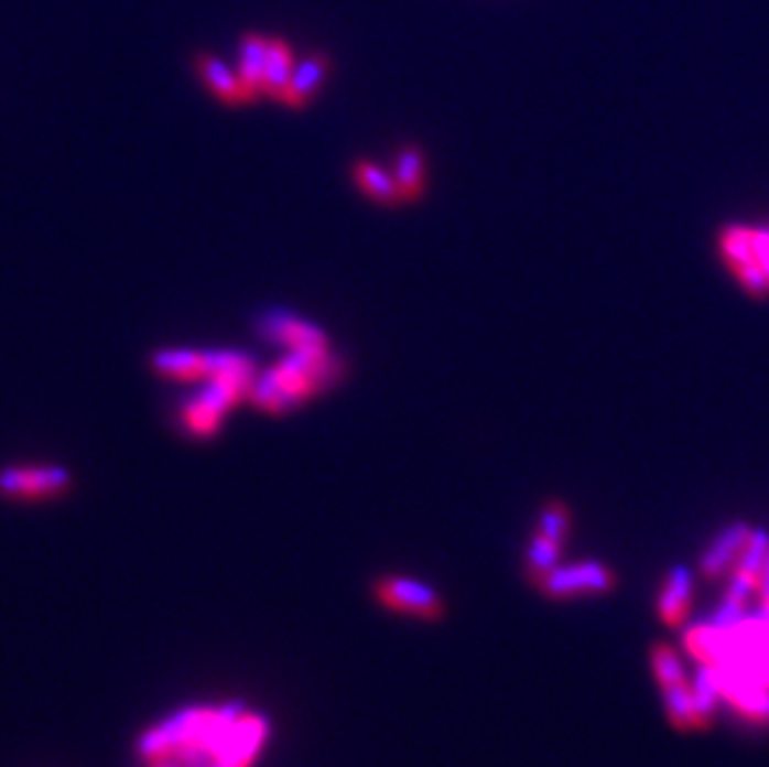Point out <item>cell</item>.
<instances>
[{"label":"cell","instance_id":"cell-1","mask_svg":"<svg viewBox=\"0 0 769 767\" xmlns=\"http://www.w3.org/2000/svg\"><path fill=\"white\" fill-rule=\"evenodd\" d=\"M245 713L247 711L239 703H227L223 707H187L162 725L142 733L138 755L148 765L170 763L175 757L187 765H195L197 760H205L207 765Z\"/></svg>","mask_w":769,"mask_h":767},{"label":"cell","instance_id":"cell-2","mask_svg":"<svg viewBox=\"0 0 769 767\" xmlns=\"http://www.w3.org/2000/svg\"><path fill=\"white\" fill-rule=\"evenodd\" d=\"M339 359H332L326 349H294L290 359L252 384V399L269 411H284L339 379Z\"/></svg>","mask_w":769,"mask_h":767},{"label":"cell","instance_id":"cell-3","mask_svg":"<svg viewBox=\"0 0 769 767\" xmlns=\"http://www.w3.org/2000/svg\"><path fill=\"white\" fill-rule=\"evenodd\" d=\"M538 591L553 601H571L585 596H603L618 586V579L600 561H581L573 565L557 563L541 581H535Z\"/></svg>","mask_w":769,"mask_h":767},{"label":"cell","instance_id":"cell-4","mask_svg":"<svg viewBox=\"0 0 769 767\" xmlns=\"http://www.w3.org/2000/svg\"><path fill=\"white\" fill-rule=\"evenodd\" d=\"M371 593L379 606L401 613V616L441 620L446 613V603L436 588H431L424 581L407 579V575H383V579L373 581Z\"/></svg>","mask_w":769,"mask_h":767},{"label":"cell","instance_id":"cell-5","mask_svg":"<svg viewBox=\"0 0 769 767\" xmlns=\"http://www.w3.org/2000/svg\"><path fill=\"white\" fill-rule=\"evenodd\" d=\"M73 476L63 466H6L0 468V496L11 501H41L71 491Z\"/></svg>","mask_w":769,"mask_h":767},{"label":"cell","instance_id":"cell-6","mask_svg":"<svg viewBox=\"0 0 769 767\" xmlns=\"http://www.w3.org/2000/svg\"><path fill=\"white\" fill-rule=\"evenodd\" d=\"M733 630V658L729 668L739 670L752 683L769 688V616L739 620Z\"/></svg>","mask_w":769,"mask_h":767},{"label":"cell","instance_id":"cell-7","mask_svg":"<svg viewBox=\"0 0 769 767\" xmlns=\"http://www.w3.org/2000/svg\"><path fill=\"white\" fill-rule=\"evenodd\" d=\"M719 255H723L725 264L733 270V274L745 287L747 294H752L755 300H765L769 296V282L762 270V264L757 262L755 255V239L752 227L743 225H729L719 233Z\"/></svg>","mask_w":769,"mask_h":767},{"label":"cell","instance_id":"cell-8","mask_svg":"<svg viewBox=\"0 0 769 767\" xmlns=\"http://www.w3.org/2000/svg\"><path fill=\"white\" fill-rule=\"evenodd\" d=\"M269 737V723L264 715L245 713L227 733L223 747L205 767H249L262 750Z\"/></svg>","mask_w":769,"mask_h":767},{"label":"cell","instance_id":"cell-9","mask_svg":"<svg viewBox=\"0 0 769 767\" xmlns=\"http://www.w3.org/2000/svg\"><path fill=\"white\" fill-rule=\"evenodd\" d=\"M749 533H752V529L743 521L727 526L717 533V539L710 543V549L703 553V561H700V571H703L705 579H719V575L735 571Z\"/></svg>","mask_w":769,"mask_h":767},{"label":"cell","instance_id":"cell-10","mask_svg":"<svg viewBox=\"0 0 769 767\" xmlns=\"http://www.w3.org/2000/svg\"><path fill=\"white\" fill-rule=\"evenodd\" d=\"M692 591H695V579H692L690 569L685 565H675L668 573L665 583H662L660 596H658V616L670 628L682 626V620L687 618Z\"/></svg>","mask_w":769,"mask_h":767},{"label":"cell","instance_id":"cell-11","mask_svg":"<svg viewBox=\"0 0 769 767\" xmlns=\"http://www.w3.org/2000/svg\"><path fill=\"white\" fill-rule=\"evenodd\" d=\"M685 646L690 656L707 668L727 666L733 658V630L719 626H695L687 630Z\"/></svg>","mask_w":769,"mask_h":767},{"label":"cell","instance_id":"cell-12","mask_svg":"<svg viewBox=\"0 0 769 767\" xmlns=\"http://www.w3.org/2000/svg\"><path fill=\"white\" fill-rule=\"evenodd\" d=\"M329 68H332L329 55H324V53L306 55L300 65H294L292 78H290V83H286V88L279 100H282L284 105H290V108H304L306 100H310L312 95L319 90V85L324 83Z\"/></svg>","mask_w":769,"mask_h":767},{"label":"cell","instance_id":"cell-13","mask_svg":"<svg viewBox=\"0 0 769 767\" xmlns=\"http://www.w3.org/2000/svg\"><path fill=\"white\" fill-rule=\"evenodd\" d=\"M195 68L199 73V78L207 83V88L213 90L219 100H225L227 105L249 102L247 93L242 88V80H239V75L232 73V68H229L225 61H219L215 55L199 53L195 57Z\"/></svg>","mask_w":769,"mask_h":767},{"label":"cell","instance_id":"cell-14","mask_svg":"<svg viewBox=\"0 0 769 767\" xmlns=\"http://www.w3.org/2000/svg\"><path fill=\"white\" fill-rule=\"evenodd\" d=\"M264 334L269 339L290 344L294 349H326V337L322 330L279 312L264 322Z\"/></svg>","mask_w":769,"mask_h":767},{"label":"cell","instance_id":"cell-15","mask_svg":"<svg viewBox=\"0 0 769 767\" xmlns=\"http://www.w3.org/2000/svg\"><path fill=\"white\" fill-rule=\"evenodd\" d=\"M267 41L269 37L259 33H247L239 43V80L249 100H254L262 93V75H264V57H267Z\"/></svg>","mask_w":769,"mask_h":767},{"label":"cell","instance_id":"cell-16","mask_svg":"<svg viewBox=\"0 0 769 767\" xmlns=\"http://www.w3.org/2000/svg\"><path fill=\"white\" fill-rule=\"evenodd\" d=\"M294 73V57L290 45L282 37H269L267 41V57H264V75H262V93L269 98H282Z\"/></svg>","mask_w":769,"mask_h":767},{"label":"cell","instance_id":"cell-17","mask_svg":"<svg viewBox=\"0 0 769 767\" xmlns=\"http://www.w3.org/2000/svg\"><path fill=\"white\" fill-rule=\"evenodd\" d=\"M424 152H421L416 145H407L401 148L399 158H397V185L401 190V199L403 203H413V199H419L424 195L426 187V165H424Z\"/></svg>","mask_w":769,"mask_h":767},{"label":"cell","instance_id":"cell-18","mask_svg":"<svg viewBox=\"0 0 769 767\" xmlns=\"http://www.w3.org/2000/svg\"><path fill=\"white\" fill-rule=\"evenodd\" d=\"M152 367H155L162 377L172 379H197L207 377L205 367V352L197 354L192 349H162L152 354Z\"/></svg>","mask_w":769,"mask_h":767},{"label":"cell","instance_id":"cell-19","mask_svg":"<svg viewBox=\"0 0 769 767\" xmlns=\"http://www.w3.org/2000/svg\"><path fill=\"white\" fill-rule=\"evenodd\" d=\"M354 177H357L359 187L367 192L371 199H377V203L381 205L403 203L397 180L389 177L381 168L371 165L369 160H359L357 165H354Z\"/></svg>","mask_w":769,"mask_h":767},{"label":"cell","instance_id":"cell-20","mask_svg":"<svg viewBox=\"0 0 769 767\" xmlns=\"http://www.w3.org/2000/svg\"><path fill=\"white\" fill-rule=\"evenodd\" d=\"M557 561H561V543L548 541L545 536L535 533L531 549H528V555H526L528 579L533 583L541 581L548 571L555 569Z\"/></svg>","mask_w":769,"mask_h":767},{"label":"cell","instance_id":"cell-21","mask_svg":"<svg viewBox=\"0 0 769 767\" xmlns=\"http://www.w3.org/2000/svg\"><path fill=\"white\" fill-rule=\"evenodd\" d=\"M568 531H571L568 506H565L561 498H551V501L543 506L541 523H538L535 533H541V536H545L548 541H555V543L563 545L565 539H568Z\"/></svg>","mask_w":769,"mask_h":767},{"label":"cell","instance_id":"cell-22","mask_svg":"<svg viewBox=\"0 0 769 767\" xmlns=\"http://www.w3.org/2000/svg\"><path fill=\"white\" fill-rule=\"evenodd\" d=\"M650 663H652V673H656L660 690L672 688V685H678L680 680H685V670H682L680 658L668 644L652 646Z\"/></svg>","mask_w":769,"mask_h":767},{"label":"cell","instance_id":"cell-23","mask_svg":"<svg viewBox=\"0 0 769 767\" xmlns=\"http://www.w3.org/2000/svg\"><path fill=\"white\" fill-rule=\"evenodd\" d=\"M219 411H215L213 407H207L205 401L195 399L192 404L185 407V424L189 426L192 434L197 436H213L217 426H219Z\"/></svg>","mask_w":769,"mask_h":767},{"label":"cell","instance_id":"cell-24","mask_svg":"<svg viewBox=\"0 0 769 767\" xmlns=\"http://www.w3.org/2000/svg\"><path fill=\"white\" fill-rule=\"evenodd\" d=\"M752 239H755L757 262L762 264V270H765V274H767V282H769V225H767V227H757V229H752Z\"/></svg>","mask_w":769,"mask_h":767},{"label":"cell","instance_id":"cell-25","mask_svg":"<svg viewBox=\"0 0 769 767\" xmlns=\"http://www.w3.org/2000/svg\"><path fill=\"white\" fill-rule=\"evenodd\" d=\"M152 767H170L167 763H160V765H152Z\"/></svg>","mask_w":769,"mask_h":767}]
</instances>
